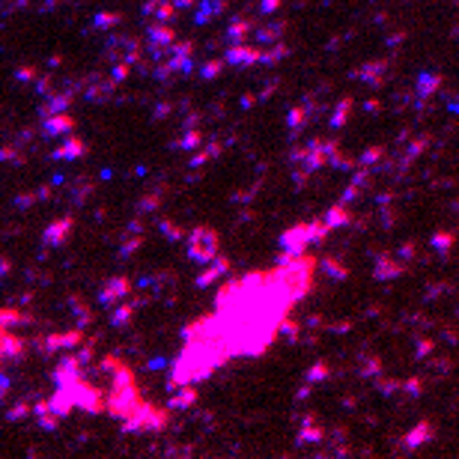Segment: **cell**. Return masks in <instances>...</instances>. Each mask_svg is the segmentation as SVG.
Listing matches in <instances>:
<instances>
[{
	"label": "cell",
	"instance_id": "14",
	"mask_svg": "<svg viewBox=\"0 0 459 459\" xmlns=\"http://www.w3.org/2000/svg\"><path fill=\"white\" fill-rule=\"evenodd\" d=\"M33 412H36V418H39V426H42V429H48V432H51V429H57V415L51 412L48 399H39Z\"/></svg>",
	"mask_w": 459,
	"mask_h": 459
},
{
	"label": "cell",
	"instance_id": "24",
	"mask_svg": "<svg viewBox=\"0 0 459 459\" xmlns=\"http://www.w3.org/2000/svg\"><path fill=\"white\" fill-rule=\"evenodd\" d=\"M93 191V185H90V179H78V185H75V194H72V200L81 206L84 200H87V194Z\"/></svg>",
	"mask_w": 459,
	"mask_h": 459
},
{
	"label": "cell",
	"instance_id": "35",
	"mask_svg": "<svg viewBox=\"0 0 459 459\" xmlns=\"http://www.w3.org/2000/svg\"><path fill=\"white\" fill-rule=\"evenodd\" d=\"M36 197H39V200H48V197H51V188H48V185H42V188L36 191Z\"/></svg>",
	"mask_w": 459,
	"mask_h": 459
},
{
	"label": "cell",
	"instance_id": "23",
	"mask_svg": "<svg viewBox=\"0 0 459 459\" xmlns=\"http://www.w3.org/2000/svg\"><path fill=\"white\" fill-rule=\"evenodd\" d=\"M158 203H161V197L158 194H146L137 200V212H155L158 209Z\"/></svg>",
	"mask_w": 459,
	"mask_h": 459
},
{
	"label": "cell",
	"instance_id": "27",
	"mask_svg": "<svg viewBox=\"0 0 459 459\" xmlns=\"http://www.w3.org/2000/svg\"><path fill=\"white\" fill-rule=\"evenodd\" d=\"M158 227H161V233H164V236H167V239H173V242H176V239H179V236H182V230L176 227V224H170V221H161V224H158Z\"/></svg>",
	"mask_w": 459,
	"mask_h": 459
},
{
	"label": "cell",
	"instance_id": "6",
	"mask_svg": "<svg viewBox=\"0 0 459 459\" xmlns=\"http://www.w3.org/2000/svg\"><path fill=\"white\" fill-rule=\"evenodd\" d=\"M69 236H72V218L66 215V218H57V221H51V224L45 227V245L60 248V245L69 242Z\"/></svg>",
	"mask_w": 459,
	"mask_h": 459
},
{
	"label": "cell",
	"instance_id": "11",
	"mask_svg": "<svg viewBox=\"0 0 459 459\" xmlns=\"http://www.w3.org/2000/svg\"><path fill=\"white\" fill-rule=\"evenodd\" d=\"M48 406H51V412L57 415V418H66L72 409H75V399H72V391L66 388V385H57V391H54V396L48 399Z\"/></svg>",
	"mask_w": 459,
	"mask_h": 459
},
{
	"label": "cell",
	"instance_id": "4",
	"mask_svg": "<svg viewBox=\"0 0 459 459\" xmlns=\"http://www.w3.org/2000/svg\"><path fill=\"white\" fill-rule=\"evenodd\" d=\"M69 391H72V399H75V406H78V409L93 412V415L104 412V393L98 391V388H93L90 382L78 379V382H72V385H69Z\"/></svg>",
	"mask_w": 459,
	"mask_h": 459
},
{
	"label": "cell",
	"instance_id": "3",
	"mask_svg": "<svg viewBox=\"0 0 459 459\" xmlns=\"http://www.w3.org/2000/svg\"><path fill=\"white\" fill-rule=\"evenodd\" d=\"M167 412H161V409H155V406H149L146 399L140 403V409L131 415V418H126V429L129 432H134V429H164L167 426Z\"/></svg>",
	"mask_w": 459,
	"mask_h": 459
},
{
	"label": "cell",
	"instance_id": "38",
	"mask_svg": "<svg viewBox=\"0 0 459 459\" xmlns=\"http://www.w3.org/2000/svg\"><path fill=\"white\" fill-rule=\"evenodd\" d=\"M0 331H3V328H0Z\"/></svg>",
	"mask_w": 459,
	"mask_h": 459
},
{
	"label": "cell",
	"instance_id": "30",
	"mask_svg": "<svg viewBox=\"0 0 459 459\" xmlns=\"http://www.w3.org/2000/svg\"><path fill=\"white\" fill-rule=\"evenodd\" d=\"M343 221H346L343 206H334V212H328V224H343Z\"/></svg>",
	"mask_w": 459,
	"mask_h": 459
},
{
	"label": "cell",
	"instance_id": "26",
	"mask_svg": "<svg viewBox=\"0 0 459 459\" xmlns=\"http://www.w3.org/2000/svg\"><path fill=\"white\" fill-rule=\"evenodd\" d=\"M176 146H182V149H194V146H200V131H188V134H182V140L176 143Z\"/></svg>",
	"mask_w": 459,
	"mask_h": 459
},
{
	"label": "cell",
	"instance_id": "13",
	"mask_svg": "<svg viewBox=\"0 0 459 459\" xmlns=\"http://www.w3.org/2000/svg\"><path fill=\"white\" fill-rule=\"evenodd\" d=\"M146 301H129V304H117V310L110 313V325L113 328H129L131 325V316L137 313V307H143Z\"/></svg>",
	"mask_w": 459,
	"mask_h": 459
},
{
	"label": "cell",
	"instance_id": "17",
	"mask_svg": "<svg viewBox=\"0 0 459 459\" xmlns=\"http://www.w3.org/2000/svg\"><path fill=\"white\" fill-rule=\"evenodd\" d=\"M21 322H33V319H30V316H24L21 310H15V307L0 310V328H12V325H21Z\"/></svg>",
	"mask_w": 459,
	"mask_h": 459
},
{
	"label": "cell",
	"instance_id": "21",
	"mask_svg": "<svg viewBox=\"0 0 459 459\" xmlns=\"http://www.w3.org/2000/svg\"><path fill=\"white\" fill-rule=\"evenodd\" d=\"M218 152H221V146H218V143H209V146H206L203 152H197L194 158H191V164H194V167H200V164H206L209 158H215Z\"/></svg>",
	"mask_w": 459,
	"mask_h": 459
},
{
	"label": "cell",
	"instance_id": "10",
	"mask_svg": "<svg viewBox=\"0 0 459 459\" xmlns=\"http://www.w3.org/2000/svg\"><path fill=\"white\" fill-rule=\"evenodd\" d=\"M24 355V340L12 337L6 328L0 331V361H18Z\"/></svg>",
	"mask_w": 459,
	"mask_h": 459
},
{
	"label": "cell",
	"instance_id": "25",
	"mask_svg": "<svg viewBox=\"0 0 459 459\" xmlns=\"http://www.w3.org/2000/svg\"><path fill=\"white\" fill-rule=\"evenodd\" d=\"M27 415H30V406H27L24 399H18V403L6 412V418H9V421H21V418H27Z\"/></svg>",
	"mask_w": 459,
	"mask_h": 459
},
{
	"label": "cell",
	"instance_id": "32",
	"mask_svg": "<svg viewBox=\"0 0 459 459\" xmlns=\"http://www.w3.org/2000/svg\"><path fill=\"white\" fill-rule=\"evenodd\" d=\"M36 93H45V96H48V93H51V78H39V81H36Z\"/></svg>",
	"mask_w": 459,
	"mask_h": 459
},
{
	"label": "cell",
	"instance_id": "8",
	"mask_svg": "<svg viewBox=\"0 0 459 459\" xmlns=\"http://www.w3.org/2000/svg\"><path fill=\"white\" fill-rule=\"evenodd\" d=\"M81 370H84V367L78 364V358H75V355H66V358L57 364V370H54V382L69 388L72 382H78V379H81Z\"/></svg>",
	"mask_w": 459,
	"mask_h": 459
},
{
	"label": "cell",
	"instance_id": "22",
	"mask_svg": "<svg viewBox=\"0 0 459 459\" xmlns=\"http://www.w3.org/2000/svg\"><path fill=\"white\" fill-rule=\"evenodd\" d=\"M140 245H143V236H140V233H137V236H129V242L120 248V257H123V260H129V257L137 251V248H140Z\"/></svg>",
	"mask_w": 459,
	"mask_h": 459
},
{
	"label": "cell",
	"instance_id": "34",
	"mask_svg": "<svg viewBox=\"0 0 459 459\" xmlns=\"http://www.w3.org/2000/svg\"><path fill=\"white\" fill-rule=\"evenodd\" d=\"M167 113H170V104H167V101L155 107V120H161V117H167Z\"/></svg>",
	"mask_w": 459,
	"mask_h": 459
},
{
	"label": "cell",
	"instance_id": "29",
	"mask_svg": "<svg viewBox=\"0 0 459 459\" xmlns=\"http://www.w3.org/2000/svg\"><path fill=\"white\" fill-rule=\"evenodd\" d=\"M75 358H78V364H81V367H87V364L93 361V343H87V346H84V349H81Z\"/></svg>",
	"mask_w": 459,
	"mask_h": 459
},
{
	"label": "cell",
	"instance_id": "19",
	"mask_svg": "<svg viewBox=\"0 0 459 459\" xmlns=\"http://www.w3.org/2000/svg\"><path fill=\"white\" fill-rule=\"evenodd\" d=\"M194 399H197L194 388H185V391H179L170 399V409H188V406H194Z\"/></svg>",
	"mask_w": 459,
	"mask_h": 459
},
{
	"label": "cell",
	"instance_id": "9",
	"mask_svg": "<svg viewBox=\"0 0 459 459\" xmlns=\"http://www.w3.org/2000/svg\"><path fill=\"white\" fill-rule=\"evenodd\" d=\"M87 152V143L81 140V137H63V143L51 152V158L54 161H75V158H81Z\"/></svg>",
	"mask_w": 459,
	"mask_h": 459
},
{
	"label": "cell",
	"instance_id": "2",
	"mask_svg": "<svg viewBox=\"0 0 459 459\" xmlns=\"http://www.w3.org/2000/svg\"><path fill=\"white\" fill-rule=\"evenodd\" d=\"M188 254H191V260H197V262L215 260V254H218V236H215V230H209V227L194 230L191 239H188Z\"/></svg>",
	"mask_w": 459,
	"mask_h": 459
},
{
	"label": "cell",
	"instance_id": "36",
	"mask_svg": "<svg viewBox=\"0 0 459 459\" xmlns=\"http://www.w3.org/2000/svg\"><path fill=\"white\" fill-rule=\"evenodd\" d=\"M277 3H280V0H262V12H271Z\"/></svg>",
	"mask_w": 459,
	"mask_h": 459
},
{
	"label": "cell",
	"instance_id": "33",
	"mask_svg": "<svg viewBox=\"0 0 459 459\" xmlns=\"http://www.w3.org/2000/svg\"><path fill=\"white\" fill-rule=\"evenodd\" d=\"M221 72V63H206V69H203V78H215Z\"/></svg>",
	"mask_w": 459,
	"mask_h": 459
},
{
	"label": "cell",
	"instance_id": "12",
	"mask_svg": "<svg viewBox=\"0 0 459 459\" xmlns=\"http://www.w3.org/2000/svg\"><path fill=\"white\" fill-rule=\"evenodd\" d=\"M48 101H45V104H42V107H39V113H42V120H45V117H51V113H60V110H69V104H72V90H66V93H54V90H51V93H48Z\"/></svg>",
	"mask_w": 459,
	"mask_h": 459
},
{
	"label": "cell",
	"instance_id": "18",
	"mask_svg": "<svg viewBox=\"0 0 459 459\" xmlns=\"http://www.w3.org/2000/svg\"><path fill=\"white\" fill-rule=\"evenodd\" d=\"M120 21H123L120 12H98L96 18H93V27H96V30H110V27H117Z\"/></svg>",
	"mask_w": 459,
	"mask_h": 459
},
{
	"label": "cell",
	"instance_id": "5",
	"mask_svg": "<svg viewBox=\"0 0 459 459\" xmlns=\"http://www.w3.org/2000/svg\"><path fill=\"white\" fill-rule=\"evenodd\" d=\"M129 290H131V283L126 280V277H110V280L98 290V304L110 310L120 298H126V295H129Z\"/></svg>",
	"mask_w": 459,
	"mask_h": 459
},
{
	"label": "cell",
	"instance_id": "16",
	"mask_svg": "<svg viewBox=\"0 0 459 459\" xmlns=\"http://www.w3.org/2000/svg\"><path fill=\"white\" fill-rule=\"evenodd\" d=\"M227 60H230V63H254V60H260V51H254V48H242V45L236 42V48H230V51H227Z\"/></svg>",
	"mask_w": 459,
	"mask_h": 459
},
{
	"label": "cell",
	"instance_id": "15",
	"mask_svg": "<svg viewBox=\"0 0 459 459\" xmlns=\"http://www.w3.org/2000/svg\"><path fill=\"white\" fill-rule=\"evenodd\" d=\"M230 268V262H227V257H215V262H212V268H206L200 277H197V286H209L221 271H227Z\"/></svg>",
	"mask_w": 459,
	"mask_h": 459
},
{
	"label": "cell",
	"instance_id": "31",
	"mask_svg": "<svg viewBox=\"0 0 459 459\" xmlns=\"http://www.w3.org/2000/svg\"><path fill=\"white\" fill-rule=\"evenodd\" d=\"M15 78H18V81H33V78H36V69L24 66V69H18V72H15Z\"/></svg>",
	"mask_w": 459,
	"mask_h": 459
},
{
	"label": "cell",
	"instance_id": "20",
	"mask_svg": "<svg viewBox=\"0 0 459 459\" xmlns=\"http://www.w3.org/2000/svg\"><path fill=\"white\" fill-rule=\"evenodd\" d=\"M0 161L24 164V152H21V146H0Z\"/></svg>",
	"mask_w": 459,
	"mask_h": 459
},
{
	"label": "cell",
	"instance_id": "1",
	"mask_svg": "<svg viewBox=\"0 0 459 459\" xmlns=\"http://www.w3.org/2000/svg\"><path fill=\"white\" fill-rule=\"evenodd\" d=\"M104 399H107V403H104V412H107L110 418H120V421L131 418V415L140 409V403H143L137 385H120V388H113V391L107 393Z\"/></svg>",
	"mask_w": 459,
	"mask_h": 459
},
{
	"label": "cell",
	"instance_id": "28",
	"mask_svg": "<svg viewBox=\"0 0 459 459\" xmlns=\"http://www.w3.org/2000/svg\"><path fill=\"white\" fill-rule=\"evenodd\" d=\"M36 200H39L36 194H18L15 197V206L18 209H30V206H36Z\"/></svg>",
	"mask_w": 459,
	"mask_h": 459
},
{
	"label": "cell",
	"instance_id": "7",
	"mask_svg": "<svg viewBox=\"0 0 459 459\" xmlns=\"http://www.w3.org/2000/svg\"><path fill=\"white\" fill-rule=\"evenodd\" d=\"M75 129V120L66 113V110H60V113H51V117H45V123H42V131L48 134V137H66L69 131Z\"/></svg>",
	"mask_w": 459,
	"mask_h": 459
},
{
	"label": "cell",
	"instance_id": "37",
	"mask_svg": "<svg viewBox=\"0 0 459 459\" xmlns=\"http://www.w3.org/2000/svg\"><path fill=\"white\" fill-rule=\"evenodd\" d=\"M191 3H194V0H173L176 9H185V6H191Z\"/></svg>",
	"mask_w": 459,
	"mask_h": 459
}]
</instances>
